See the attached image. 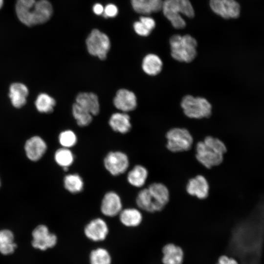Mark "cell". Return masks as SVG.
Segmentation results:
<instances>
[{"label": "cell", "instance_id": "cell-29", "mask_svg": "<svg viewBox=\"0 0 264 264\" xmlns=\"http://www.w3.org/2000/svg\"><path fill=\"white\" fill-rule=\"evenodd\" d=\"M72 113L77 124L80 127L88 125L92 120L93 115L76 103L72 105Z\"/></svg>", "mask_w": 264, "mask_h": 264}, {"label": "cell", "instance_id": "cell-7", "mask_svg": "<svg viewBox=\"0 0 264 264\" xmlns=\"http://www.w3.org/2000/svg\"><path fill=\"white\" fill-rule=\"evenodd\" d=\"M128 155L120 151L109 152L104 159V165L111 175L117 176L124 173L129 166Z\"/></svg>", "mask_w": 264, "mask_h": 264}, {"label": "cell", "instance_id": "cell-22", "mask_svg": "<svg viewBox=\"0 0 264 264\" xmlns=\"http://www.w3.org/2000/svg\"><path fill=\"white\" fill-rule=\"evenodd\" d=\"M141 66L146 74L153 76L160 73L163 67V62L157 55L150 53L143 58Z\"/></svg>", "mask_w": 264, "mask_h": 264}, {"label": "cell", "instance_id": "cell-2", "mask_svg": "<svg viewBox=\"0 0 264 264\" xmlns=\"http://www.w3.org/2000/svg\"><path fill=\"white\" fill-rule=\"evenodd\" d=\"M227 152L225 144L220 139L207 136L197 143L196 158L203 166L211 169L220 165Z\"/></svg>", "mask_w": 264, "mask_h": 264}, {"label": "cell", "instance_id": "cell-24", "mask_svg": "<svg viewBox=\"0 0 264 264\" xmlns=\"http://www.w3.org/2000/svg\"><path fill=\"white\" fill-rule=\"evenodd\" d=\"M148 171L141 165H136L128 173L127 179L132 186L140 188L145 184L148 177Z\"/></svg>", "mask_w": 264, "mask_h": 264}, {"label": "cell", "instance_id": "cell-23", "mask_svg": "<svg viewBox=\"0 0 264 264\" xmlns=\"http://www.w3.org/2000/svg\"><path fill=\"white\" fill-rule=\"evenodd\" d=\"M118 215L121 223L128 227L139 226L143 220L141 212L138 209L134 208L122 209Z\"/></svg>", "mask_w": 264, "mask_h": 264}, {"label": "cell", "instance_id": "cell-37", "mask_svg": "<svg viewBox=\"0 0 264 264\" xmlns=\"http://www.w3.org/2000/svg\"><path fill=\"white\" fill-rule=\"evenodd\" d=\"M217 264H239L238 262L234 258L229 257L226 255H222L218 259Z\"/></svg>", "mask_w": 264, "mask_h": 264}, {"label": "cell", "instance_id": "cell-19", "mask_svg": "<svg viewBox=\"0 0 264 264\" xmlns=\"http://www.w3.org/2000/svg\"><path fill=\"white\" fill-rule=\"evenodd\" d=\"M163 264H182L184 253L181 248L173 243H168L162 249Z\"/></svg>", "mask_w": 264, "mask_h": 264}, {"label": "cell", "instance_id": "cell-34", "mask_svg": "<svg viewBox=\"0 0 264 264\" xmlns=\"http://www.w3.org/2000/svg\"><path fill=\"white\" fill-rule=\"evenodd\" d=\"M133 26L135 32L139 36L146 37L152 32L140 21L134 22Z\"/></svg>", "mask_w": 264, "mask_h": 264}, {"label": "cell", "instance_id": "cell-6", "mask_svg": "<svg viewBox=\"0 0 264 264\" xmlns=\"http://www.w3.org/2000/svg\"><path fill=\"white\" fill-rule=\"evenodd\" d=\"M86 44L88 53L102 60L106 58L110 47L109 37L97 29L91 31L86 39Z\"/></svg>", "mask_w": 264, "mask_h": 264}, {"label": "cell", "instance_id": "cell-35", "mask_svg": "<svg viewBox=\"0 0 264 264\" xmlns=\"http://www.w3.org/2000/svg\"><path fill=\"white\" fill-rule=\"evenodd\" d=\"M118 8L113 4H109L104 8L103 15L105 18H113L118 14Z\"/></svg>", "mask_w": 264, "mask_h": 264}, {"label": "cell", "instance_id": "cell-13", "mask_svg": "<svg viewBox=\"0 0 264 264\" xmlns=\"http://www.w3.org/2000/svg\"><path fill=\"white\" fill-rule=\"evenodd\" d=\"M113 103L116 109L124 112L134 110L137 104L135 94L125 88H121L117 91Z\"/></svg>", "mask_w": 264, "mask_h": 264}, {"label": "cell", "instance_id": "cell-31", "mask_svg": "<svg viewBox=\"0 0 264 264\" xmlns=\"http://www.w3.org/2000/svg\"><path fill=\"white\" fill-rule=\"evenodd\" d=\"M175 10L189 18L195 16V10L190 0H168Z\"/></svg>", "mask_w": 264, "mask_h": 264}, {"label": "cell", "instance_id": "cell-20", "mask_svg": "<svg viewBox=\"0 0 264 264\" xmlns=\"http://www.w3.org/2000/svg\"><path fill=\"white\" fill-rule=\"evenodd\" d=\"M109 122L110 127L114 131L121 133H127L132 127L130 117L127 112H119L113 113Z\"/></svg>", "mask_w": 264, "mask_h": 264}, {"label": "cell", "instance_id": "cell-8", "mask_svg": "<svg viewBox=\"0 0 264 264\" xmlns=\"http://www.w3.org/2000/svg\"><path fill=\"white\" fill-rule=\"evenodd\" d=\"M209 6L214 13L225 19L237 18L240 15L241 7L236 0H209Z\"/></svg>", "mask_w": 264, "mask_h": 264}, {"label": "cell", "instance_id": "cell-18", "mask_svg": "<svg viewBox=\"0 0 264 264\" xmlns=\"http://www.w3.org/2000/svg\"><path fill=\"white\" fill-rule=\"evenodd\" d=\"M162 0H131L133 10L140 14L148 15L161 11Z\"/></svg>", "mask_w": 264, "mask_h": 264}, {"label": "cell", "instance_id": "cell-10", "mask_svg": "<svg viewBox=\"0 0 264 264\" xmlns=\"http://www.w3.org/2000/svg\"><path fill=\"white\" fill-rule=\"evenodd\" d=\"M109 231L107 222L102 219L97 218L90 221L85 227L84 231L88 239L96 242L104 240Z\"/></svg>", "mask_w": 264, "mask_h": 264}, {"label": "cell", "instance_id": "cell-40", "mask_svg": "<svg viewBox=\"0 0 264 264\" xmlns=\"http://www.w3.org/2000/svg\"></svg>", "mask_w": 264, "mask_h": 264}, {"label": "cell", "instance_id": "cell-4", "mask_svg": "<svg viewBox=\"0 0 264 264\" xmlns=\"http://www.w3.org/2000/svg\"><path fill=\"white\" fill-rule=\"evenodd\" d=\"M180 106L184 114L190 118H208L212 114V105L204 97L187 95L182 98Z\"/></svg>", "mask_w": 264, "mask_h": 264}, {"label": "cell", "instance_id": "cell-30", "mask_svg": "<svg viewBox=\"0 0 264 264\" xmlns=\"http://www.w3.org/2000/svg\"><path fill=\"white\" fill-rule=\"evenodd\" d=\"M54 159L56 163L63 168H68L73 164L74 156L69 148L62 147L56 151Z\"/></svg>", "mask_w": 264, "mask_h": 264}, {"label": "cell", "instance_id": "cell-3", "mask_svg": "<svg viewBox=\"0 0 264 264\" xmlns=\"http://www.w3.org/2000/svg\"><path fill=\"white\" fill-rule=\"evenodd\" d=\"M169 44L171 55L178 62H191L197 55V41L190 35H172L170 38Z\"/></svg>", "mask_w": 264, "mask_h": 264}, {"label": "cell", "instance_id": "cell-36", "mask_svg": "<svg viewBox=\"0 0 264 264\" xmlns=\"http://www.w3.org/2000/svg\"><path fill=\"white\" fill-rule=\"evenodd\" d=\"M139 21L151 31L155 27V21L151 17L147 15L141 16L139 18Z\"/></svg>", "mask_w": 264, "mask_h": 264}, {"label": "cell", "instance_id": "cell-25", "mask_svg": "<svg viewBox=\"0 0 264 264\" xmlns=\"http://www.w3.org/2000/svg\"><path fill=\"white\" fill-rule=\"evenodd\" d=\"M161 11L175 28L180 29L186 26V22L183 16L176 11L166 0L163 1Z\"/></svg>", "mask_w": 264, "mask_h": 264}, {"label": "cell", "instance_id": "cell-26", "mask_svg": "<svg viewBox=\"0 0 264 264\" xmlns=\"http://www.w3.org/2000/svg\"><path fill=\"white\" fill-rule=\"evenodd\" d=\"M16 247L13 233L7 229L0 230V253L3 255L11 254Z\"/></svg>", "mask_w": 264, "mask_h": 264}, {"label": "cell", "instance_id": "cell-9", "mask_svg": "<svg viewBox=\"0 0 264 264\" xmlns=\"http://www.w3.org/2000/svg\"><path fill=\"white\" fill-rule=\"evenodd\" d=\"M32 245L35 248L45 250L54 247L57 242L55 234L50 233L48 227L43 224L37 226L32 233Z\"/></svg>", "mask_w": 264, "mask_h": 264}, {"label": "cell", "instance_id": "cell-5", "mask_svg": "<svg viewBox=\"0 0 264 264\" xmlns=\"http://www.w3.org/2000/svg\"><path fill=\"white\" fill-rule=\"evenodd\" d=\"M167 149L172 153H180L189 151L193 144V138L189 131L185 128H174L166 134Z\"/></svg>", "mask_w": 264, "mask_h": 264}, {"label": "cell", "instance_id": "cell-16", "mask_svg": "<svg viewBox=\"0 0 264 264\" xmlns=\"http://www.w3.org/2000/svg\"><path fill=\"white\" fill-rule=\"evenodd\" d=\"M136 203L139 209L149 213L160 212L163 209L155 201L148 188H143L138 192Z\"/></svg>", "mask_w": 264, "mask_h": 264}, {"label": "cell", "instance_id": "cell-11", "mask_svg": "<svg viewBox=\"0 0 264 264\" xmlns=\"http://www.w3.org/2000/svg\"><path fill=\"white\" fill-rule=\"evenodd\" d=\"M209 189L208 180L201 175L190 178L186 185L187 193L199 199H204L208 197Z\"/></svg>", "mask_w": 264, "mask_h": 264}, {"label": "cell", "instance_id": "cell-21", "mask_svg": "<svg viewBox=\"0 0 264 264\" xmlns=\"http://www.w3.org/2000/svg\"><path fill=\"white\" fill-rule=\"evenodd\" d=\"M155 202L163 208L170 200V192L168 187L161 182H154L147 187Z\"/></svg>", "mask_w": 264, "mask_h": 264}, {"label": "cell", "instance_id": "cell-32", "mask_svg": "<svg viewBox=\"0 0 264 264\" xmlns=\"http://www.w3.org/2000/svg\"><path fill=\"white\" fill-rule=\"evenodd\" d=\"M90 264H111V258L109 251L104 248H97L89 254Z\"/></svg>", "mask_w": 264, "mask_h": 264}, {"label": "cell", "instance_id": "cell-14", "mask_svg": "<svg viewBox=\"0 0 264 264\" xmlns=\"http://www.w3.org/2000/svg\"><path fill=\"white\" fill-rule=\"evenodd\" d=\"M24 150L29 159L37 161L40 160L45 153L47 145L41 137L34 136L26 141Z\"/></svg>", "mask_w": 264, "mask_h": 264}, {"label": "cell", "instance_id": "cell-1", "mask_svg": "<svg viewBox=\"0 0 264 264\" xmlns=\"http://www.w3.org/2000/svg\"><path fill=\"white\" fill-rule=\"evenodd\" d=\"M16 12L24 24L32 26L48 21L53 13V7L47 0H17Z\"/></svg>", "mask_w": 264, "mask_h": 264}, {"label": "cell", "instance_id": "cell-28", "mask_svg": "<svg viewBox=\"0 0 264 264\" xmlns=\"http://www.w3.org/2000/svg\"><path fill=\"white\" fill-rule=\"evenodd\" d=\"M35 104L37 110L39 112L48 113L53 110L56 101L48 94L42 93L38 95Z\"/></svg>", "mask_w": 264, "mask_h": 264}, {"label": "cell", "instance_id": "cell-38", "mask_svg": "<svg viewBox=\"0 0 264 264\" xmlns=\"http://www.w3.org/2000/svg\"><path fill=\"white\" fill-rule=\"evenodd\" d=\"M104 10V8L103 5L100 3H96L93 5V11L96 15H100L103 14Z\"/></svg>", "mask_w": 264, "mask_h": 264}, {"label": "cell", "instance_id": "cell-39", "mask_svg": "<svg viewBox=\"0 0 264 264\" xmlns=\"http://www.w3.org/2000/svg\"><path fill=\"white\" fill-rule=\"evenodd\" d=\"M3 4V0H0V9Z\"/></svg>", "mask_w": 264, "mask_h": 264}, {"label": "cell", "instance_id": "cell-15", "mask_svg": "<svg viewBox=\"0 0 264 264\" xmlns=\"http://www.w3.org/2000/svg\"><path fill=\"white\" fill-rule=\"evenodd\" d=\"M75 103L89 112L93 116L97 115L100 110L98 96L90 92L79 93L75 98Z\"/></svg>", "mask_w": 264, "mask_h": 264}, {"label": "cell", "instance_id": "cell-33", "mask_svg": "<svg viewBox=\"0 0 264 264\" xmlns=\"http://www.w3.org/2000/svg\"><path fill=\"white\" fill-rule=\"evenodd\" d=\"M59 141L62 147L69 149L76 144L77 138L73 131L67 130L64 131L60 133Z\"/></svg>", "mask_w": 264, "mask_h": 264}, {"label": "cell", "instance_id": "cell-17", "mask_svg": "<svg viewBox=\"0 0 264 264\" xmlns=\"http://www.w3.org/2000/svg\"><path fill=\"white\" fill-rule=\"evenodd\" d=\"M28 95L27 87L22 83H14L9 88V97L12 105L17 108L23 107Z\"/></svg>", "mask_w": 264, "mask_h": 264}, {"label": "cell", "instance_id": "cell-12", "mask_svg": "<svg viewBox=\"0 0 264 264\" xmlns=\"http://www.w3.org/2000/svg\"><path fill=\"white\" fill-rule=\"evenodd\" d=\"M100 210L104 215L109 217L119 215L122 210V203L118 194L114 191L106 193L102 198Z\"/></svg>", "mask_w": 264, "mask_h": 264}, {"label": "cell", "instance_id": "cell-27", "mask_svg": "<svg viewBox=\"0 0 264 264\" xmlns=\"http://www.w3.org/2000/svg\"><path fill=\"white\" fill-rule=\"evenodd\" d=\"M63 183L65 188L73 194L78 193L84 188L83 180L77 174L66 175L64 178Z\"/></svg>", "mask_w": 264, "mask_h": 264}]
</instances>
